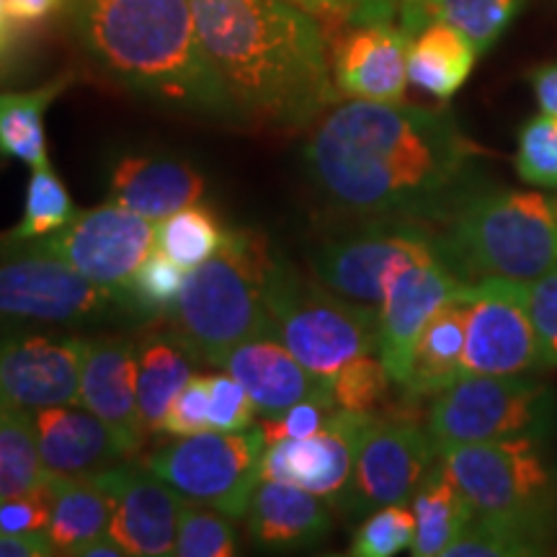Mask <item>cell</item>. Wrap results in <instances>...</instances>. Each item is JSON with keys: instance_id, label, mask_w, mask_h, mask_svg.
Listing matches in <instances>:
<instances>
[{"instance_id": "obj_22", "label": "cell", "mask_w": 557, "mask_h": 557, "mask_svg": "<svg viewBox=\"0 0 557 557\" xmlns=\"http://www.w3.org/2000/svg\"><path fill=\"white\" fill-rule=\"evenodd\" d=\"M78 406L120 431L137 455L145 438L137 408V341L127 336L88 338Z\"/></svg>"}, {"instance_id": "obj_31", "label": "cell", "mask_w": 557, "mask_h": 557, "mask_svg": "<svg viewBox=\"0 0 557 557\" xmlns=\"http://www.w3.org/2000/svg\"><path fill=\"white\" fill-rule=\"evenodd\" d=\"M413 513L416 537L410 545V555L416 557H436L447 553V547L475 517V508L462 493V487L457 485V480L451 478L447 465L442 462V455L416 491Z\"/></svg>"}, {"instance_id": "obj_7", "label": "cell", "mask_w": 557, "mask_h": 557, "mask_svg": "<svg viewBox=\"0 0 557 557\" xmlns=\"http://www.w3.org/2000/svg\"><path fill=\"white\" fill-rule=\"evenodd\" d=\"M139 323L127 289H107L50 256L0 243V331Z\"/></svg>"}, {"instance_id": "obj_17", "label": "cell", "mask_w": 557, "mask_h": 557, "mask_svg": "<svg viewBox=\"0 0 557 557\" xmlns=\"http://www.w3.org/2000/svg\"><path fill=\"white\" fill-rule=\"evenodd\" d=\"M374 418L377 413L338 408L318 434L271 444L263 455V480L289 483L336 500L354 475L361 442Z\"/></svg>"}, {"instance_id": "obj_2", "label": "cell", "mask_w": 557, "mask_h": 557, "mask_svg": "<svg viewBox=\"0 0 557 557\" xmlns=\"http://www.w3.org/2000/svg\"><path fill=\"white\" fill-rule=\"evenodd\" d=\"M238 122L305 129L336 107L325 24L292 0H191Z\"/></svg>"}, {"instance_id": "obj_52", "label": "cell", "mask_w": 557, "mask_h": 557, "mask_svg": "<svg viewBox=\"0 0 557 557\" xmlns=\"http://www.w3.org/2000/svg\"><path fill=\"white\" fill-rule=\"evenodd\" d=\"M0 39L9 41V13H5V0H0Z\"/></svg>"}, {"instance_id": "obj_48", "label": "cell", "mask_w": 557, "mask_h": 557, "mask_svg": "<svg viewBox=\"0 0 557 557\" xmlns=\"http://www.w3.org/2000/svg\"><path fill=\"white\" fill-rule=\"evenodd\" d=\"M65 3L67 0H5V13H9V21H13V24L29 26L50 18Z\"/></svg>"}, {"instance_id": "obj_50", "label": "cell", "mask_w": 557, "mask_h": 557, "mask_svg": "<svg viewBox=\"0 0 557 557\" xmlns=\"http://www.w3.org/2000/svg\"><path fill=\"white\" fill-rule=\"evenodd\" d=\"M292 3L302 5V9L315 13L325 26H341V24L348 26L346 9L341 5V0H292Z\"/></svg>"}, {"instance_id": "obj_1", "label": "cell", "mask_w": 557, "mask_h": 557, "mask_svg": "<svg viewBox=\"0 0 557 557\" xmlns=\"http://www.w3.org/2000/svg\"><path fill=\"white\" fill-rule=\"evenodd\" d=\"M491 156L447 109L361 99L325 111L302 150L308 178L338 214L434 230L491 186L480 169Z\"/></svg>"}, {"instance_id": "obj_3", "label": "cell", "mask_w": 557, "mask_h": 557, "mask_svg": "<svg viewBox=\"0 0 557 557\" xmlns=\"http://www.w3.org/2000/svg\"><path fill=\"white\" fill-rule=\"evenodd\" d=\"M83 52L111 81L163 107L238 122L201 47L191 0H67Z\"/></svg>"}, {"instance_id": "obj_6", "label": "cell", "mask_w": 557, "mask_h": 557, "mask_svg": "<svg viewBox=\"0 0 557 557\" xmlns=\"http://www.w3.org/2000/svg\"><path fill=\"white\" fill-rule=\"evenodd\" d=\"M263 297L282 344L318 377L331 382L348 361L377 354L380 308L302 276L295 263L271 259Z\"/></svg>"}, {"instance_id": "obj_23", "label": "cell", "mask_w": 557, "mask_h": 557, "mask_svg": "<svg viewBox=\"0 0 557 557\" xmlns=\"http://www.w3.org/2000/svg\"><path fill=\"white\" fill-rule=\"evenodd\" d=\"M205 176L181 158L122 156L109 171V201L160 222L199 205Z\"/></svg>"}, {"instance_id": "obj_33", "label": "cell", "mask_w": 557, "mask_h": 557, "mask_svg": "<svg viewBox=\"0 0 557 557\" xmlns=\"http://www.w3.org/2000/svg\"><path fill=\"white\" fill-rule=\"evenodd\" d=\"M47 478L32 410L0 406V498L24 496Z\"/></svg>"}, {"instance_id": "obj_14", "label": "cell", "mask_w": 557, "mask_h": 557, "mask_svg": "<svg viewBox=\"0 0 557 557\" xmlns=\"http://www.w3.org/2000/svg\"><path fill=\"white\" fill-rule=\"evenodd\" d=\"M86 344L78 333L0 331V406H78Z\"/></svg>"}, {"instance_id": "obj_35", "label": "cell", "mask_w": 557, "mask_h": 557, "mask_svg": "<svg viewBox=\"0 0 557 557\" xmlns=\"http://www.w3.org/2000/svg\"><path fill=\"white\" fill-rule=\"evenodd\" d=\"M75 214H78V209H75L58 173L50 165L32 169L29 186H26L24 214H21L16 227L0 235V243L3 246H21V243L45 238V235H52L60 227H65Z\"/></svg>"}, {"instance_id": "obj_44", "label": "cell", "mask_w": 557, "mask_h": 557, "mask_svg": "<svg viewBox=\"0 0 557 557\" xmlns=\"http://www.w3.org/2000/svg\"><path fill=\"white\" fill-rule=\"evenodd\" d=\"M209 429V374H194L165 416L163 434L191 436Z\"/></svg>"}, {"instance_id": "obj_47", "label": "cell", "mask_w": 557, "mask_h": 557, "mask_svg": "<svg viewBox=\"0 0 557 557\" xmlns=\"http://www.w3.org/2000/svg\"><path fill=\"white\" fill-rule=\"evenodd\" d=\"M351 24H387L398 16V0H341Z\"/></svg>"}, {"instance_id": "obj_46", "label": "cell", "mask_w": 557, "mask_h": 557, "mask_svg": "<svg viewBox=\"0 0 557 557\" xmlns=\"http://www.w3.org/2000/svg\"><path fill=\"white\" fill-rule=\"evenodd\" d=\"M54 547L47 532H0V557H47Z\"/></svg>"}, {"instance_id": "obj_9", "label": "cell", "mask_w": 557, "mask_h": 557, "mask_svg": "<svg viewBox=\"0 0 557 557\" xmlns=\"http://www.w3.org/2000/svg\"><path fill=\"white\" fill-rule=\"evenodd\" d=\"M263 455L267 438L261 429H207L176 436L173 444L150 451L143 465L194 504L243 519L263 480Z\"/></svg>"}, {"instance_id": "obj_42", "label": "cell", "mask_w": 557, "mask_h": 557, "mask_svg": "<svg viewBox=\"0 0 557 557\" xmlns=\"http://www.w3.org/2000/svg\"><path fill=\"white\" fill-rule=\"evenodd\" d=\"M336 410L338 406L333 400V395H320V398L299 400L276 416H263L259 429L263 438H267V447H271V444L289 442V438H305L318 434Z\"/></svg>"}, {"instance_id": "obj_29", "label": "cell", "mask_w": 557, "mask_h": 557, "mask_svg": "<svg viewBox=\"0 0 557 557\" xmlns=\"http://www.w3.org/2000/svg\"><path fill=\"white\" fill-rule=\"evenodd\" d=\"M478 54L462 32L447 24H429L410 37L408 81L423 94L447 101L470 78Z\"/></svg>"}, {"instance_id": "obj_24", "label": "cell", "mask_w": 557, "mask_h": 557, "mask_svg": "<svg viewBox=\"0 0 557 557\" xmlns=\"http://www.w3.org/2000/svg\"><path fill=\"white\" fill-rule=\"evenodd\" d=\"M248 534L263 549L312 547L329 537L333 513L323 496L305 487L261 480L246 511Z\"/></svg>"}, {"instance_id": "obj_41", "label": "cell", "mask_w": 557, "mask_h": 557, "mask_svg": "<svg viewBox=\"0 0 557 557\" xmlns=\"http://www.w3.org/2000/svg\"><path fill=\"white\" fill-rule=\"evenodd\" d=\"M519 295L537 333L542 367H557V267L532 282H519Z\"/></svg>"}, {"instance_id": "obj_20", "label": "cell", "mask_w": 557, "mask_h": 557, "mask_svg": "<svg viewBox=\"0 0 557 557\" xmlns=\"http://www.w3.org/2000/svg\"><path fill=\"white\" fill-rule=\"evenodd\" d=\"M32 418L41 459L58 475H88L135 457L120 431L83 406L39 408Z\"/></svg>"}, {"instance_id": "obj_36", "label": "cell", "mask_w": 557, "mask_h": 557, "mask_svg": "<svg viewBox=\"0 0 557 557\" xmlns=\"http://www.w3.org/2000/svg\"><path fill=\"white\" fill-rule=\"evenodd\" d=\"M184 267H178L176 261L160 253V250H152L148 259L139 263L127 287H124L139 323H156V320L169 318L181 295V287H184Z\"/></svg>"}, {"instance_id": "obj_16", "label": "cell", "mask_w": 557, "mask_h": 557, "mask_svg": "<svg viewBox=\"0 0 557 557\" xmlns=\"http://www.w3.org/2000/svg\"><path fill=\"white\" fill-rule=\"evenodd\" d=\"M111 500L109 534L129 557L173 555L176 532L186 500L176 487L148 468L114 465L88 472Z\"/></svg>"}, {"instance_id": "obj_43", "label": "cell", "mask_w": 557, "mask_h": 557, "mask_svg": "<svg viewBox=\"0 0 557 557\" xmlns=\"http://www.w3.org/2000/svg\"><path fill=\"white\" fill-rule=\"evenodd\" d=\"M256 406L233 374H209V429L243 431L253 426Z\"/></svg>"}, {"instance_id": "obj_11", "label": "cell", "mask_w": 557, "mask_h": 557, "mask_svg": "<svg viewBox=\"0 0 557 557\" xmlns=\"http://www.w3.org/2000/svg\"><path fill=\"white\" fill-rule=\"evenodd\" d=\"M438 256L436 230L421 222H359L354 233L320 243L310 253L318 282L354 302L380 308L389 282L413 261Z\"/></svg>"}, {"instance_id": "obj_15", "label": "cell", "mask_w": 557, "mask_h": 557, "mask_svg": "<svg viewBox=\"0 0 557 557\" xmlns=\"http://www.w3.org/2000/svg\"><path fill=\"white\" fill-rule=\"evenodd\" d=\"M470 302L462 377L524 374L542 367L540 341L519 295V282H478L465 287Z\"/></svg>"}, {"instance_id": "obj_38", "label": "cell", "mask_w": 557, "mask_h": 557, "mask_svg": "<svg viewBox=\"0 0 557 557\" xmlns=\"http://www.w3.org/2000/svg\"><path fill=\"white\" fill-rule=\"evenodd\" d=\"M389 385H393V377L374 354L348 361L331 377V393L336 406L354 410V413H377L382 403L387 400Z\"/></svg>"}, {"instance_id": "obj_4", "label": "cell", "mask_w": 557, "mask_h": 557, "mask_svg": "<svg viewBox=\"0 0 557 557\" xmlns=\"http://www.w3.org/2000/svg\"><path fill=\"white\" fill-rule=\"evenodd\" d=\"M436 248L465 284L532 282L557 267V197L491 184L436 230Z\"/></svg>"}, {"instance_id": "obj_10", "label": "cell", "mask_w": 557, "mask_h": 557, "mask_svg": "<svg viewBox=\"0 0 557 557\" xmlns=\"http://www.w3.org/2000/svg\"><path fill=\"white\" fill-rule=\"evenodd\" d=\"M442 462L475 513L557 517V470L545 455V438L462 444L444 449Z\"/></svg>"}, {"instance_id": "obj_30", "label": "cell", "mask_w": 557, "mask_h": 557, "mask_svg": "<svg viewBox=\"0 0 557 557\" xmlns=\"http://www.w3.org/2000/svg\"><path fill=\"white\" fill-rule=\"evenodd\" d=\"M519 5L521 0H398V26L413 37L429 24H447L483 54L506 32Z\"/></svg>"}, {"instance_id": "obj_18", "label": "cell", "mask_w": 557, "mask_h": 557, "mask_svg": "<svg viewBox=\"0 0 557 557\" xmlns=\"http://www.w3.org/2000/svg\"><path fill=\"white\" fill-rule=\"evenodd\" d=\"M462 289L465 282L442 261V256L413 261L389 282L380 305L377 357L395 385L403 387L408 380L413 348L429 320Z\"/></svg>"}, {"instance_id": "obj_34", "label": "cell", "mask_w": 557, "mask_h": 557, "mask_svg": "<svg viewBox=\"0 0 557 557\" xmlns=\"http://www.w3.org/2000/svg\"><path fill=\"white\" fill-rule=\"evenodd\" d=\"M225 238L227 230L214 218L212 209L201 205L181 209L171 218L160 220L156 227V248L186 271L212 259L225 246Z\"/></svg>"}, {"instance_id": "obj_25", "label": "cell", "mask_w": 557, "mask_h": 557, "mask_svg": "<svg viewBox=\"0 0 557 557\" xmlns=\"http://www.w3.org/2000/svg\"><path fill=\"white\" fill-rule=\"evenodd\" d=\"M137 341V408L145 434H160L178 393L194 377V351L171 329H152Z\"/></svg>"}, {"instance_id": "obj_13", "label": "cell", "mask_w": 557, "mask_h": 557, "mask_svg": "<svg viewBox=\"0 0 557 557\" xmlns=\"http://www.w3.org/2000/svg\"><path fill=\"white\" fill-rule=\"evenodd\" d=\"M436 459L438 447L429 429L418 426L410 418L377 413L361 442L346 491L331 504L344 508L346 513L410 504Z\"/></svg>"}, {"instance_id": "obj_49", "label": "cell", "mask_w": 557, "mask_h": 557, "mask_svg": "<svg viewBox=\"0 0 557 557\" xmlns=\"http://www.w3.org/2000/svg\"><path fill=\"white\" fill-rule=\"evenodd\" d=\"M532 88L537 96L540 109L545 114L557 116V65L537 67L532 73Z\"/></svg>"}, {"instance_id": "obj_32", "label": "cell", "mask_w": 557, "mask_h": 557, "mask_svg": "<svg viewBox=\"0 0 557 557\" xmlns=\"http://www.w3.org/2000/svg\"><path fill=\"white\" fill-rule=\"evenodd\" d=\"M70 83L73 75H60L39 88L0 94V158L21 160L29 169L50 165L45 114Z\"/></svg>"}, {"instance_id": "obj_27", "label": "cell", "mask_w": 557, "mask_h": 557, "mask_svg": "<svg viewBox=\"0 0 557 557\" xmlns=\"http://www.w3.org/2000/svg\"><path fill=\"white\" fill-rule=\"evenodd\" d=\"M557 553V517L475 513L444 557H540Z\"/></svg>"}, {"instance_id": "obj_28", "label": "cell", "mask_w": 557, "mask_h": 557, "mask_svg": "<svg viewBox=\"0 0 557 557\" xmlns=\"http://www.w3.org/2000/svg\"><path fill=\"white\" fill-rule=\"evenodd\" d=\"M52 513L47 524L54 555H75V549L86 542L109 532L111 500L90 475H58L50 472Z\"/></svg>"}, {"instance_id": "obj_5", "label": "cell", "mask_w": 557, "mask_h": 557, "mask_svg": "<svg viewBox=\"0 0 557 557\" xmlns=\"http://www.w3.org/2000/svg\"><path fill=\"white\" fill-rule=\"evenodd\" d=\"M271 259L263 235L227 230L225 246L186 271L184 287L165 320L199 361L218 367L243 341L278 336L263 297Z\"/></svg>"}, {"instance_id": "obj_26", "label": "cell", "mask_w": 557, "mask_h": 557, "mask_svg": "<svg viewBox=\"0 0 557 557\" xmlns=\"http://www.w3.org/2000/svg\"><path fill=\"white\" fill-rule=\"evenodd\" d=\"M468 315L470 302L465 297V289L434 312V318L429 320L426 329L418 336L408 380L400 387L406 398L423 400L429 395H438L462 377Z\"/></svg>"}, {"instance_id": "obj_39", "label": "cell", "mask_w": 557, "mask_h": 557, "mask_svg": "<svg viewBox=\"0 0 557 557\" xmlns=\"http://www.w3.org/2000/svg\"><path fill=\"white\" fill-rule=\"evenodd\" d=\"M416 537V513L408 504L374 508L369 519L361 521L348 553L357 557H393L410 549Z\"/></svg>"}, {"instance_id": "obj_12", "label": "cell", "mask_w": 557, "mask_h": 557, "mask_svg": "<svg viewBox=\"0 0 557 557\" xmlns=\"http://www.w3.org/2000/svg\"><path fill=\"white\" fill-rule=\"evenodd\" d=\"M18 248L62 261L99 287L124 289L156 248V227L143 214L107 201L94 209H78L58 233L21 243Z\"/></svg>"}, {"instance_id": "obj_37", "label": "cell", "mask_w": 557, "mask_h": 557, "mask_svg": "<svg viewBox=\"0 0 557 557\" xmlns=\"http://www.w3.org/2000/svg\"><path fill=\"white\" fill-rule=\"evenodd\" d=\"M230 517L214 511V508H201V504L186 500L184 513H181L176 547L173 555L178 557H233L238 555V540Z\"/></svg>"}, {"instance_id": "obj_21", "label": "cell", "mask_w": 557, "mask_h": 557, "mask_svg": "<svg viewBox=\"0 0 557 557\" xmlns=\"http://www.w3.org/2000/svg\"><path fill=\"white\" fill-rule=\"evenodd\" d=\"M220 369L246 387L256 410L276 416L299 400L333 395L331 382L310 372L278 336H253L233 346L220 359Z\"/></svg>"}, {"instance_id": "obj_19", "label": "cell", "mask_w": 557, "mask_h": 557, "mask_svg": "<svg viewBox=\"0 0 557 557\" xmlns=\"http://www.w3.org/2000/svg\"><path fill=\"white\" fill-rule=\"evenodd\" d=\"M410 37L393 21L351 24L331 52L341 96L361 101H403L408 88Z\"/></svg>"}, {"instance_id": "obj_45", "label": "cell", "mask_w": 557, "mask_h": 557, "mask_svg": "<svg viewBox=\"0 0 557 557\" xmlns=\"http://www.w3.org/2000/svg\"><path fill=\"white\" fill-rule=\"evenodd\" d=\"M52 513L50 487H34L24 496L0 498V532H47Z\"/></svg>"}, {"instance_id": "obj_51", "label": "cell", "mask_w": 557, "mask_h": 557, "mask_svg": "<svg viewBox=\"0 0 557 557\" xmlns=\"http://www.w3.org/2000/svg\"><path fill=\"white\" fill-rule=\"evenodd\" d=\"M73 557H127V553H124L120 542H116L111 534H101V537L90 540L86 542V545H81L78 549H75Z\"/></svg>"}, {"instance_id": "obj_8", "label": "cell", "mask_w": 557, "mask_h": 557, "mask_svg": "<svg viewBox=\"0 0 557 557\" xmlns=\"http://www.w3.org/2000/svg\"><path fill=\"white\" fill-rule=\"evenodd\" d=\"M557 426V403L545 382L524 374L459 377L431 403L426 429L444 449L504 438H547Z\"/></svg>"}, {"instance_id": "obj_40", "label": "cell", "mask_w": 557, "mask_h": 557, "mask_svg": "<svg viewBox=\"0 0 557 557\" xmlns=\"http://www.w3.org/2000/svg\"><path fill=\"white\" fill-rule=\"evenodd\" d=\"M517 173L521 181L555 189L557 186V116L545 114L529 120L519 135Z\"/></svg>"}]
</instances>
